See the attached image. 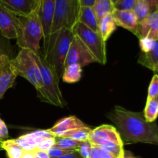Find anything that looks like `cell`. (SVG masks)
<instances>
[{
  "instance_id": "obj_1",
  "label": "cell",
  "mask_w": 158,
  "mask_h": 158,
  "mask_svg": "<svg viewBox=\"0 0 158 158\" xmlns=\"http://www.w3.org/2000/svg\"><path fill=\"white\" fill-rule=\"evenodd\" d=\"M118 131L123 145L136 143L158 145V126L148 122L143 112H134L115 106L107 114Z\"/></svg>"
},
{
  "instance_id": "obj_2",
  "label": "cell",
  "mask_w": 158,
  "mask_h": 158,
  "mask_svg": "<svg viewBox=\"0 0 158 158\" xmlns=\"http://www.w3.org/2000/svg\"><path fill=\"white\" fill-rule=\"evenodd\" d=\"M74 37L73 30L63 28L51 34L46 45L41 50L45 60L55 69L60 79L62 78L66 55Z\"/></svg>"
},
{
  "instance_id": "obj_3",
  "label": "cell",
  "mask_w": 158,
  "mask_h": 158,
  "mask_svg": "<svg viewBox=\"0 0 158 158\" xmlns=\"http://www.w3.org/2000/svg\"><path fill=\"white\" fill-rule=\"evenodd\" d=\"M31 52L35 63L38 65L43 81V91L38 97L45 103H48L59 107L65 106L66 105V102L63 99V94L59 86L60 79L57 76L55 69L45 60L41 50L38 53Z\"/></svg>"
},
{
  "instance_id": "obj_4",
  "label": "cell",
  "mask_w": 158,
  "mask_h": 158,
  "mask_svg": "<svg viewBox=\"0 0 158 158\" xmlns=\"http://www.w3.org/2000/svg\"><path fill=\"white\" fill-rule=\"evenodd\" d=\"M43 39V31L38 16V9L29 15L19 17L15 40L21 49L38 53L41 50L40 41Z\"/></svg>"
},
{
  "instance_id": "obj_5",
  "label": "cell",
  "mask_w": 158,
  "mask_h": 158,
  "mask_svg": "<svg viewBox=\"0 0 158 158\" xmlns=\"http://www.w3.org/2000/svg\"><path fill=\"white\" fill-rule=\"evenodd\" d=\"M11 66L16 74L27 80L37 90L38 96L43 89V81L41 73L32 57L30 50L21 49L18 55L10 60Z\"/></svg>"
},
{
  "instance_id": "obj_6",
  "label": "cell",
  "mask_w": 158,
  "mask_h": 158,
  "mask_svg": "<svg viewBox=\"0 0 158 158\" xmlns=\"http://www.w3.org/2000/svg\"><path fill=\"white\" fill-rule=\"evenodd\" d=\"M89 141L93 145L103 148L119 158H125L123 143L118 131L114 126L103 124L93 129Z\"/></svg>"
},
{
  "instance_id": "obj_7",
  "label": "cell",
  "mask_w": 158,
  "mask_h": 158,
  "mask_svg": "<svg viewBox=\"0 0 158 158\" xmlns=\"http://www.w3.org/2000/svg\"><path fill=\"white\" fill-rule=\"evenodd\" d=\"M73 32L89 51L94 61L101 64L106 63V42L98 32H94L80 23L75 25Z\"/></svg>"
},
{
  "instance_id": "obj_8",
  "label": "cell",
  "mask_w": 158,
  "mask_h": 158,
  "mask_svg": "<svg viewBox=\"0 0 158 158\" xmlns=\"http://www.w3.org/2000/svg\"><path fill=\"white\" fill-rule=\"evenodd\" d=\"M80 7L79 0H55L51 34L63 28L73 30L78 22Z\"/></svg>"
},
{
  "instance_id": "obj_9",
  "label": "cell",
  "mask_w": 158,
  "mask_h": 158,
  "mask_svg": "<svg viewBox=\"0 0 158 158\" xmlns=\"http://www.w3.org/2000/svg\"><path fill=\"white\" fill-rule=\"evenodd\" d=\"M141 52L138 63L151 70L158 73V40L144 38L140 40Z\"/></svg>"
},
{
  "instance_id": "obj_10",
  "label": "cell",
  "mask_w": 158,
  "mask_h": 158,
  "mask_svg": "<svg viewBox=\"0 0 158 158\" xmlns=\"http://www.w3.org/2000/svg\"><path fill=\"white\" fill-rule=\"evenodd\" d=\"M94 62L95 61L89 51L83 46L81 41L75 35L66 55L65 66L71 64H78L82 67Z\"/></svg>"
},
{
  "instance_id": "obj_11",
  "label": "cell",
  "mask_w": 158,
  "mask_h": 158,
  "mask_svg": "<svg viewBox=\"0 0 158 158\" xmlns=\"http://www.w3.org/2000/svg\"><path fill=\"white\" fill-rule=\"evenodd\" d=\"M55 0H40L38 7V16L43 31V46L49 40L54 17Z\"/></svg>"
},
{
  "instance_id": "obj_12",
  "label": "cell",
  "mask_w": 158,
  "mask_h": 158,
  "mask_svg": "<svg viewBox=\"0 0 158 158\" xmlns=\"http://www.w3.org/2000/svg\"><path fill=\"white\" fill-rule=\"evenodd\" d=\"M0 6L16 16H26L38 9L37 0H0Z\"/></svg>"
},
{
  "instance_id": "obj_13",
  "label": "cell",
  "mask_w": 158,
  "mask_h": 158,
  "mask_svg": "<svg viewBox=\"0 0 158 158\" xmlns=\"http://www.w3.org/2000/svg\"><path fill=\"white\" fill-rule=\"evenodd\" d=\"M134 35L139 40L148 38L151 40H158V11L150 13L146 19L139 22Z\"/></svg>"
},
{
  "instance_id": "obj_14",
  "label": "cell",
  "mask_w": 158,
  "mask_h": 158,
  "mask_svg": "<svg viewBox=\"0 0 158 158\" xmlns=\"http://www.w3.org/2000/svg\"><path fill=\"white\" fill-rule=\"evenodd\" d=\"M11 60L6 55L0 56V100L6 91L12 87L17 77L11 66Z\"/></svg>"
},
{
  "instance_id": "obj_15",
  "label": "cell",
  "mask_w": 158,
  "mask_h": 158,
  "mask_svg": "<svg viewBox=\"0 0 158 158\" xmlns=\"http://www.w3.org/2000/svg\"><path fill=\"white\" fill-rule=\"evenodd\" d=\"M54 137L49 130H39L29 134H24L17 139H14L18 145L24 151H32L36 149L37 146L44 139Z\"/></svg>"
},
{
  "instance_id": "obj_16",
  "label": "cell",
  "mask_w": 158,
  "mask_h": 158,
  "mask_svg": "<svg viewBox=\"0 0 158 158\" xmlns=\"http://www.w3.org/2000/svg\"><path fill=\"white\" fill-rule=\"evenodd\" d=\"M19 17L0 6V32L4 38L15 39Z\"/></svg>"
},
{
  "instance_id": "obj_17",
  "label": "cell",
  "mask_w": 158,
  "mask_h": 158,
  "mask_svg": "<svg viewBox=\"0 0 158 158\" xmlns=\"http://www.w3.org/2000/svg\"><path fill=\"white\" fill-rule=\"evenodd\" d=\"M86 125L83 123L80 120L74 116L64 117L59 120L52 128H50L49 131L52 134L54 137H63L66 133L72 131L73 130L78 128L84 127Z\"/></svg>"
},
{
  "instance_id": "obj_18",
  "label": "cell",
  "mask_w": 158,
  "mask_h": 158,
  "mask_svg": "<svg viewBox=\"0 0 158 158\" xmlns=\"http://www.w3.org/2000/svg\"><path fill=\"white\" fill-rule=\"evenodd\" d=\"M117 26H121L127 30L135 33L138 26V20L133 10H116L112 13Z\"/></svg>"
},
{
  "instance_id": "obj_19",
  "label": "cell",
  "mask_w": 158,
  "mask_h": 158,
  "mask_svg": "<svg viewBox=\"0 0 158 158\" xmlns=\"http://www.w3.org/2000/svg\"><path fill=\"white\" fill-rule=\"evenodd\" d=\"M77 23H82L94 32H98V19L93 7L80 6Z\"/></svg>"
},
{
  "instance_id": "obj_20",
  "label": "cell",
  "mask_w": 158,
  "mask_h": 158,
  "mask_svg": "<svg viewBox=\"0 0 158 158\" xmlns=\"http://www.w3.org/2000/svg\"><path fill=\"white\" fill-rule=\"evenodd\" d=\"M117 26L112 14H108L98 21V33L106 42L117 29Z\"/></svg>"
},
{
  "instance_id": "obj_21",
  "label": "cell",
  "mask_w": 158,
  "mask_h": 158,
  "mask_svg": "<svg viewBox=\"0 0 158 158\" xmlns=\"http://www.w3.org/2000/svg\"><path fill=\"white\" fill-rule=\"evenodd\" d=\"M82 76V67L78 64H71L65 66L62 75L63 82L68 83H77Z\"/></svg>"
},
{
  "instance_id": "obj_22",
  "label": "cell",
  "mask_w": 158,
  "mask_h": 158,
  "mask_svg": "<svg viewBox=\"0 0 158 158\" xmlns=\"http://www.w3.org/2000/svg\"><path fill=\"white\" fill-rule=\"evenodd\" d=\"M143 116L148 122H154L158 117V96L154 97H148L145 106Z\"/></svg>"
},
{
  "instance_id": "obj_23",
  "label": "cell",
  "mask_w": 158,
  "mask_h": 158,
  "mask_svg": "<svg viewBox=\"0 0 158 158\" xmlns=\"http://www.w3.org/2000/svg\"><path fill=\"white\" fill-rule=\"evenodd\" d=\"M97 19L99 20L108 14H112L114 11V3L111 0H95L93 6Z\"/></svg>"
},
{
  "instance_id": "obj_24",
  "label": "cell",
  "mask_w": 158,
  "mask_h": 158,
  "mask_svg": "<svg viewBox=\"0 0 158 158\" xmlns=\"http://www.w3.org/2000/svg\"><path fill=\"white\" fill-rule=\"evenodd\" d=\"M2 149L6 151L8 158H22L26 151L16 143L15 140H6L2 142Z\"/></svg>"
},
{
  "instance_id": "obj_25",
  "label": "cell",
  "mask_w": 158,
  "mask_h": 158,
  "mask_svg": "<svg viewBox=\"0 0 158 158\" xmlns=\"http://www.w3.org/2000/svg\"><path fill=\"white\" fill-rule=\"evenodd\" d=\"M92 130L93 129H91L90 127L86 126L84 127L78 128V129L69 131V132L64 134L63 137H69V138H71L73 140H77V141L80 142L88 141Z\"/></svg>"
},
{
  "instance_id": "obj_26",
  "label": "cell",
  "mask_w": 158,
  "mask_h": 158,
  "mask_svg": "<svg viewBox=\"0 0 158 158\" xmlns=\"http://www.w3.org/2000/svg\"><path fill=\"white\" fill-rule=\"evenodd\" d=\"M138 22L142 21L149 15L150 11L146 0H136L133 9Z\"/></svg>"
},
{
  "instance_id": "obj_27",
  "label": "cell",
  "mask_w": 158,
  "mask_h": 158,
  "mask_svg": "<svg viewBox=\"0 0 158 158\" xmlns=\"http://www.w3.org/2000/svg\"><path fill=\"white\" fill-rule=\"evenodd\" d=\"M55 140V145L63 148V149L72 150V151H77L81 143L80 141L69 138V137H56Z\"/></svg>"
},
{
  "instance_id": "obj_28",
  "label": "cell",
  "mask_w": 158,
  "mask_h": 158,
  "mask_svg": "<svg viewBox=\"0 0 158 158\" xmlns=\"http://www.w3.org/2000/svg\"><path fill=\"white\" fill-rule=\"evenodd\" d=\"M136 0H117L114 4L116 10H133Z\"/></svg>"
},
{
  "instance_id": "obj_29",
  "label": "cell",
  "mask_w": 158,
  "mask_h": 158,
  "mask_svg": "<svg viewBox=\"0 0 158 158\" xmlns=\"http://www.w3.org/2000/svg\"><path fill=\"white\" fill-rule=\"evenodd\" d=\"M72 150H66L63 149V148H60V147L56 146V145L54 144L50 149L48 151V154H49V157L50 158H57L62 157V156L65 155V154H69L70 152H72Z\"/></svg>"
},
{
  "instance_id": "obj_30",
  "label": "cell",
  "mask_w": 158,
  "mask_h": 158,
  "mask_svg": "<svg viewBox=\"0 0 158 158\" xmlns=\"http://www.w3.org/2000/svg\"><path fill=\"white\" fill-rule=\"evenodd\" d=\"M91 148H92V143L88 140V141L81 142L77 151L83 158H89Z\"/></svg>"
},
{
  "instance_id": "obj_31",
  "label": "cell",
  "mask_w": 158,
  "mask_h": 158,
  "mask_svg": "<svg viewBox=\"0 0 158 158\" xmlns=\"http://www.w3.org/2000/svg\"><path fill=\"white\" fill-rule=\"evenodd\" d=\"M158 96V74H155L153 77L148 88V97H154Z\"/></svg>"
},
{
  "instance_id": "obj_32",
  "label": "cell",
  "mask_w": 158,
  "mask_h": 158,
  "mask_svg": "<svg viewBox=\"0 0 158 158\" xmlns=\"http://www.w3.org/2000/svg\"><path fill=\"white\" fill-rule=\"evenodd\" d=\"M55 137H49V138H46L43 140V141L40 142V143L37 146L36 150H40V151H46L48 152L49 150L55 144Z\"/></svg>"
},
{
  "instance_id": "obj_33",
  "label": "cell",
  "mask_w": 158,
  "mask_h": 158,
  "mask_svg": "<svg viewBox=\"0 0 158 158\" xmlns=\"http://www.w3.org/2000/svg\"><path fill=\"white\" fill-rule=\"evenodd\" d=\"M12 46L9 44H6V42L0 37V56H8L9 58H12Z\"/></svg>"
},
{
  "instance_id": "obj_34",
  "label": "cell",
  "mask_w": 158,
  "mask_h": 158,
  "mask_svg": "<svg viewBox=\"0 0 158 158\" xmlns=\"http://www.w3.org/2000/svg\"><path fill=\"white\" fill-rule=\"evenodd\" d=\"M9 137L8 127L5 122L0 118V140H6Z\"/></svg>"
},
{
  "instance_id": "obj_35",
  "label": "cell",
  "mask_w": 158,
  "mask_h": 158,
  "mask_svg": "<svg viewBox=\"0 0 158 158\" xmlns=\"http://www.w3.org/2000/svg\"><path fill=\"white\" fill-rule=\"evenodd\" d=\"M97 148H98L99 154H100V158H119L114 154H113L112 153L110 152V151L103 149V148H99V147H97Z\"/></svg>"
},
{
  "instance_id": "obj_36",
  "label": "cell",
  "mask_w": 158,
  "mask_h": 158,
  "mask_svg": "<svg viewBox=\"0 0 158 158\" xmlns=\"http://www.w3.org/2000/svg\"><path fill=\"white\" fill-rule=\"evenodd\" d=\"M149 7L150 13L158 11V0H146Z\"/></svg>"
},
{
  "instance_id": "obj_37",
  "label": "cell",
  "mask_w": 158,
  "mask_h": 158,
  "mask_svg": "<svg viewBox=\"0 0 158 158\" xmlns=\"http://www.w3.org/2000/svg\"><path fill=\"white\" fill-rule=\"evenodd\" d=\"M32 154L35 156L38 157L39 158H50L49 157V154H48V152L43 151H40V150H34V151H32Z\"/></svg>"
},
{
  "instance_id": "obj_38",
  "label": "cell",
  "mask_w": 158,
  "mask_h": 158,
  "mask_svg": "<svg viewBox=\"0 0 158 158\" xmlns=\"http://www.w3.org/2000/svg\"><path fill=\"white\" fill-rule=\"evenodd\" d=\"M89 158H100V154H99L98 148L95 145L92 144L90 153H89Z\"/></svg>"
},
{
  "instance_id": "obj_39",
  "label": "cell",
  "mask_w": 158,
  "mask_h": 158,
  "mask_svg": "<svg viewBox=\"0 0 158 158\" xmlns=\"http://www.w3.org/2000/svg\"><path fill=\"white\" fill-rule=\"evenodd\" d=\"M57 158H83L80 154V153L77 151H73L70 152L69 154H65V155L62 156V157H57Z\"/></svg>"
},
{
  "instance_id": "obj_40",
  "label": "cell",
  "mask_w": 158,
  "mask_h": 158,
  "mask_svg": "<svg viewBox=\"0 0 158 158\" xmlns=\"http://www.w3.org/2000/svg\"><path fill=\"white\" fill-rule=\"evenodd\" d=\"M95 2V0H79L80 6H89L93 7Z\"/></svg>"
},
{
  "instance_id": "obj_41",
  "label": "cell",
  "mask_w": 158,
  "mask_h": 158,
  "mask_svg": "<svg viewBox=\"0 0 158 158\" xmlns=\"http://www.w3.org/2000/svg\"><path fill=\"white\" fill-rule=\"evenodd\" d=\"M22 158H34L32 151H26Z\"/></svg>"
},
{
  "instance_id": "obj_42",
  "label": "cell",
  "mask_w": 158,
  "mask_h": 158,
  "mask_svg": "<svg viewBox=\"0 0 158 158\" xmlns=\"http://www.w3.org/2000/svg\"><path fill=\"white\" fill-rule=\"evenodd\" d=\"M125 158H135V157H134V156L131 155V154H130V153H129V154H128V155H127V153L125 152Z\"/></svg>"
},
{
  "instance_id": "obj_43",
  "label": "cell",
  "mask_w": 158,
  "mask_h": 158,
  "mask_svg": "<svg viewBox=\"0 0 158 158\" xmlns=\"http://www.w3.org/2000/svg\"><path fill=\"white\" fill-rule=\"evenodd\" d=\"M3 140H0V151H2V142Z\"/></svg>"
},
{
  "instance_id": "obj_44",
  "label": "cell",
  "mask_w": 158,
  "mask_h": 158,
  "mask_svg": "<svg viewBox=\"0 0 158 158\" xmlns=\"http://www.w3.org/2000/svg\"><path fill=\"white\" fill-rule=\"evenodd\" d=\"M111 1H112V2L114 3H114H115V2L117 1V0H111Z\"/></svg>"
},
{
  "instance_id": "obj_45",
  "label": "cell",
  "mask_w": 158,
  "mask_h": 158,
  "mask_svg": "<svg viewBox=\"0 0 158 158\" xmlns=\"http://www.w3.org/2000/svg\"><path fill=\"white\" fill-rule=\"evenodd\" d=\"M37 1H38V2L40 3V0H37Z\"/></svg>"
}]
</instances>
